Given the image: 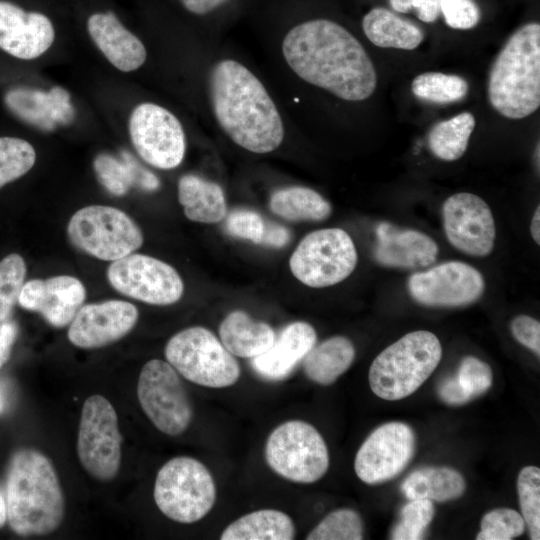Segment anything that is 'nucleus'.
I'll return each mask as SVG.
<instances>
[{"label": "nucleus", "mask_w": 540, "mask_h": 540, "mask_svg": "<svg viewBox=\"0 0 540 540\" xmlns=\"http://www.w3.org/2000/svg\"><path fill=\"white\" fill-rule=\"evenodd\" d=\"M463 476L449 467H425L412 472L403 481L401 490L409 499L446 502L465 492Z\"/></svg>", "instance_id": "31"}, {"label": "nucleus", "mask_w": 540, "mask_h": 540, "mask_svg": "<svg viewBox=\"0 0 540 540\" xmlns=\"http://www.w3.org/2000/svg\"><path fill=\"white\" fill-rule=\"evenodd\" d=\"M295 526L291 517L276 509L248 513L222 532L221 540H292Z\"/></svg>", "instance_id": "30"}, {"label": "nucleus", "mask_w": 540, "mask_h": 540, "mask_svg": "<svg viewBox=\"0 0 540 540\" xmlns=\"http://www.w3.org/2000/svg\"><path fill=\"white\" fill-rule=\"evenodd\" d=\"M67 234L75 247L104 261L118 260L143 244L138 225L122 210L106 205L79 209L68 222Z\"/></svg>", "instance_id": "9"}, {"label": "nucleus", "mask_w": 540, "mask_h": 540, "mask_svg": "<svg viewBox=\"0 0 540 540\" xmlns=\"http://www.w3.org/2000/svg\"><path fill=\"white\" fill-rule=\"evenodd\" d=\"M4 103L17 118L45 131L70 124L75 117L70 94L58 86L49 91L13 87L5 93Z\"/></svg>", "instance_id": "21"}, {"label": "nucleus", "mask_w": 540, "mask_h": 540, "mask_svg": "<svg viewBox=\"0 0 540 540\" xmlns=\"http://www.w3.org/2000/svg\"><path fill=\"white\" fill-rule=\"evenodd\" d=\"M362 29L366 37L381 48L414 50L424 40L419 26L383 7H375L365 14Z\"/></svg>", "instance_id": "28"}, {"label": "nucleus", "mask_w": 540, "mask_h": 540, "mask_svg": "<svg viewBox=\"0 0 540 540\" xmlns=\"http://www.w3.org/2000/svg\"><path fill=\"white\" fill-rule=\"evenodd\" d=\"M354 358L352 342L346 337L334 336L312 347L303 359V370L314 383L330 385L348 370Z\"/></svg>", "instance_id": "29"}, {"label": "nucleus", "mask_w": 540, "mask_h": 540, "mask_svg": "<svg viewBox=\"0 0 540 540\" xmlns=\"http://www.w3.org/2000/svg\"><path fill=\"white\" fill-rule=\"evenodd\" d=\"M522 515L509 508H498L486 513L481 520L477 540H511L524 533Z\"/></svg>", "instance_id": "40"}, {"label": "nucleus", "mask_w": 540, "mask_h": 540, "mask_svg": "<svg viewBox=\"0 0 540 540\" xmlns=\"http://www.w3.org/2000/svg\"><path fill=\"white\" fill-rule=\"evenodd\" d=\"M122 436L113 405L104 396L88 397L82 407L77 454L83 468L100 481H110L121 464Z\"/></svg>", "instance_id": "11"}, {"label": "nucleus", "mask_w": 540, "mask_h": 540, "mask_svg": "<svg viewBox=\"0 0 540 540\" xmlns=\"http://www.w3.org/2000/svg\"><path fill=\"white\" fill-rule=\"evenodd\" d=\"M439 6L446 24L453 29H471L481 18L480 9L473 0H439Z\"/></svg>", "instance_id": "43"}, {"label": "nucleus", "mask_w": 540, "mask_h": 540, "mask_svg": "<svg viewBox=\"0 0 540 540\" xmlns=\"http://www.w3.org/2000/svg\"><path fill=\"white\" fill-rule=\"evenodd\" d=\"M86 27L92 41L118 70L131 72L144 64L147 53L142 41L124 26L114 11L92 12Z\"/></svg>", "instance_id": "23"}, {"label": "nucleus", "mask_w": 540, "mask_h": 540, "mask_svg": "<svg viewBox=\"0 0 540 540\" xmlns=\"http://www.w3.org/2000/svg\"><path fill=\"white\" fill-rule=\"evenodd\" d=\"M391 8L400 13L414 11L418 19L426 22H435L440 15L439 0H389Z\"/></svg>", "instance_id": "45"}, {"label": "nucleus", "mask_w": 540, "mask_h": 540, "mask_svg": "<svg viewBox=\"0 0 540 540\" xmlns=\"http://www.w3.org/2000/svg\"><path fill=\"white\" fill-rule=\"evenodd\" d=\"M7 519L18 535H46L62 523L65 500L49 458L22 449L11 458L7 474Z\"/></svg>", "instance_id": "3"}, {"label": "nucleus", "mask_w": 540, "mask_h": 540, "mask_svg": "<svg viewBox=\"0 0 540 540\" xmlns=\"http://www.w3.org/2000/svg\"><path fill=\"white\" fill-rule=\"evenodd\" d=\"M511 332L514 338L523 346L540 355V323L528 316L519 315L511 322Z\"/></svg>", "instance_id": "44"}, {"label": "nucleus", "mask_w": 540, "mask_h": 540, "mask_svg": "<svg viewBox=\"0 0 540 540\" xmlns=\"http://www.w3.org/2000/svg\"><path fill=\"white\" fill-rule=\"evenodd\" d=\"M270 209L291 221H321L331 214L330 203L315 190L303 186L275 191L270 198Z\"/></svg>", "instance_id": "32"}, {"label": "nucleus", "mask_w": 540, "mask_h": 540, "mask_svg": "<svg viewBox=\"0 0 540 540\" xmlns=\"http://www.w3.org/2000/svg\"><path fill=\"white\" fill-rule=\"evenodd\" d=\"M110 285L121 294L152 305H171L183 295L184 284L169 264L144 254H129L107 269Z\"/></svg>", "instance_id": "13"}, {"label": "nucleus", "mask_w": 540, "mask_h": 540, "mask_svg": "<svg viewBox=\"0 0 540 540\" xmlns=\"http://www.w3.org/2000/svg\"><path fill=\"white\" fill-rule=\"evenodd\" d=\"M530 232L534 241L540 244V207L538 206L531 220Z\"/></svg>", "instance_id": "50"}, {"label": "nucleus", "mask_w": 540, "mask_h": 540, "mask_svg": "<svg viewBox=\"0 0 540 540\" xmlns=\"http://www.w3.org/2000/svg\"><path fill=\"white\" fill-rule=\"evenodd\" d=\"M434 505L429 499H412L400 512V521L394 527L391 538L395 540L422 539L424 531L434 517Z\"/></svg>", "instance_id": "39"}, {"label": "nucleus", "mask_w": 540, "mask_h": 540, "mask_svg": "<svg viewBox=\"0 0 540 540\" xmlns=\"http://www.w3.org/2000/svg\"><path fill=\"white\" fill-rule=\"evenodd\" d=\"M441 358L442 346L435 334L410 332L373 360L368 374L370 388L384 400L406 398L429 378Z\"/></svg>", "instance_id": "5"}, {"label": "nucleus", "mask_w": 540, "mask_h": 540, "mask_svg": "<svg viewBox=\"0 0 540 540\" xmlns=\"http://www.w3.org/2000/svg\"><path fill=\"white\" fill-rule=\"evenodd\" d=\"M231 0H179L182 7L190 14L205 16L218 10Z\"/></svg>", "instance_id": "49"}, {"label": "nucleus", "mask_w": 540, "mask_h": 540, "mask_svg": "<svg viewBox=\"0 0 540 540\" xmlns=\"http://www.w3.org/2000/svg\"><path fill=\"white\" fill-rule=\"evenodd\" d=\"M4 409V401H3V396L0 392V413L3 411Z\"/></svg>", "instance_id": "52"}, {"label": "nucleus", "mask_w": 540, "mask_h": 540, "mask_svg": "<svg viewBox=\"0 0 540 540\" xmlns=\"http://www.w3.org/2000/svg\"><path fill=\"white\" fill-rule=\"evenodd\" d=\"M138 316L136 306L122 300L82 305L69 324L68 339L79 348H100L128 334Z\"/></svg>", "instance_id": "18"}, {"label": "nucleus", "mask_w": 540, "mask_h": 540, "mask_svg": "<svg viewBox=\"0 0 540 540\" xmlns=\"http://www.w3.org/2000/svg\"><path fill=\"white\" fill-rule=\"evenodd\" d=\"M443 225L451 245L471 256L484 257L494 247L496 229L488 204L479 196L461 192L442 206Z\"/></svg>", "instance_id": "17"}, {"label": "nucleus", "mask_w": 540, "mask_h": 540, "mask_svg": "<svg viewBox=\"0 0 540 540\" xmlns=\"http://www.w3.org/2000/svg\"><path fill=\"white\" fill-rule=\"evenodd\" d=\"M440 398L450 405H462L472 398L461 387L456 377L448 378L439 386Z\"/></svg>", "instance_id": "46"}, {"label": "nucleus", "mask_w": 540, "mask_h": 540, "mask_svg": "<svg viewBox=\"0 0 540 540\" xmlns=\"http://www.w3.org/2000/svg\"><path fill=\"white\" fill-rule=\"evenodd\" d=\"M26 276L22 256L11 253L0 261V322L6 321L18 302Z\"/></svg>", "instance_id": "38"}, {"label": "nucleus", "mask_w": 540, "mask_h": 540, "mask_svg": "<svg viewBox=\"0 0 540 540\" xmlns=\"http://www.w3.org/2000/svg\"><path fill=\"white\" fill-rule=\"evenodd\" d=\"M290 240V232L285 227L275 223H265L264 234L260 244L280 248Z\"/></svg>", "instance_id": "48"}, {"label": "nucleus", "mask_w": 540, "mask_h": 540, "mask_svg": "<svg viewBox=\"0 0 540 540\" xmlns=\"http://www.w3.org/2000/svg\"><path fill=\"white\" fill-rule=\"evenodd\" d=\"M225 228L234 237L260 244L264 234L265 222L255 211L237 209L227 215Z\"/></svg>", "instance_id": "42"}, {"label": "nucleus", "mask_w": 540, "mask_h": 540, "mask_svg": "<svg viewBox=\"0 0 540 540\" xmlns=\"http://www.w3.org/2000/svg\"><path fill=\"white\" fill-rule=\"evenodd\" d=\"M129 134L138 155L153 167L169 170L185 155V134L180 121L166 108L141 103L129 118Z\"/></svg>", "instance_id": "14"}, {"label": "nucleus", "mask_w": 540, "mask_h": 540, "mask_svg": "<svg viewBox=\"0 0 540 540\" xmlns=\"http://www.w3.org/2000/svg\"><path fill=\"white\" fill-rule=\"evenodd\" d=\"M209 88L215 118L233 142L258 154L280 146L284 138L281 116L264 85L248 68L232 59L216 63Z\"/></svg>", "instance_id": "2"}, {"label": "nucleus", "mask_w": 540, "mask_h": 540, "mask_svg": "<svg viewBox=\"0 0 540 540\" xmlns=\"http://www.w3.org/2000/svg\"><path fill=\"white\" fill-rule=\"evenodd\" d=\"M137 396L148 419L162 433L178 436L189 427L191 402L178 372L168 362L152 359L142 367Z\"/></svg>", "instance_id": "12"}, {"label": "nucleus", "mask_w": 540, "mask_h": 540, "mask_svg": "<svg viewBox=\"0 0 540 540\" xmlns=\"http://www.w3.org/2000/svg\"><path fill=\"white\" fill-rule=\"evenodd\" d=\"M415 451V435L402 422H389L375 429L357 451L354 469L367 484L388 481L401 473Z\"/></svg>", "instance_id": "16"}, {"label": "nucleus", "mask_w": 540, "mask_h": 540, "mask_svg": "<svg viewBox=\"0 0 540 540\" xmlns=\"http://www.w3.org/2000/svg\"><path fill=\"white\" fill-rule=\"evenodd\" d=\"M358 261L352 238L340 228H327L306 235L289 260L292 274L313 288L335 285L345 280Z\"/></svg>", "instance_id": "10"}, {"label": "nucleus", "mask_w": 540, "mask_h": 540, "mask_svg": "<svg viewBox=\"0 0 540 540\" xmlns=\"http://www.w3.org/2000/svg\"><path fill=\"white\" fill-rule=\"evenodd\" d=\"M54 39L53 22L44 12L0 0L1 50L18 59L32 60L44 54Z\"/></svg>", "instance_id": "19"}, {"label": "nucleus", "mask_w": 540, "mask_h": 540, "mask_svg": "<svg viewBox=\"0 0 540 540\" xmlns=\"http://www.w3.org/2000/svg\"><path fill=\"white\" fill-rule=\"evenodd\" d=\"M154 500L159 510L179 523L204 518L216 500V485L208 468L195 458L178 456L158 471Z\"/></svg>", "instance_id": "6"}, {"label": "nucleus", "mask_w": 540, "mask_h": 540, "mask_svg": "<svg viewBox=\"0 0 540 540\" xmlns=\"http://www.w3.org/2000/svg\"><path fill=\"white\" fill-rule=\"evenodd\" d=\"M316 340V331L309 323H290L279 332L267 351L251 359V366L263 379L284 380L303 361Z\"/></svg>", "instance_id": "24"}, {"label": "nucleus", "mask_w": 540, "mask_h": 540, "mask_svg": "<svg viewBox=\"0 0 540 540\" xmlns=\"http://www.w3.org/2000/svg\"><path fill=\"white\" fill-rule=\"evenodd\" d=\"M268 466L279 476L296 483H313L329 468L327 445L319 431L302 420L277 426L265 444Z\"/></svg>", "instance_id": "8"}, {"label": "nucleus", "mask_w": 540, "mask_h": 540, "mask_svg": "<svg viewBox=\"0 0 540 540\" xmlns=\"http://www.w3.org/2000/svg\"><path fill=\"white\" fill-rule=\"evenodd\" d=\"M491 106L508 119H522L540 106V24L519 27L495 58L488 76Z\"/></svg>", "instance_id": "4"}, {"label": "nucleus", "mask_w": 540, "mask_h": 540, "mask_svg": "<svg viewBox=\"0 0 540 540\" xmlns=\"http://www.w3.org/2000/svg\"><path fill=\"white\" fill-rule=\"evenodd\" d=\"M167 362L188 381L209 388L234 385L240 366L222 342L201 326L186 328L166 344Z\"/></svg>", "instance_id": "7"}, {"label": "nucleus", "mask_w": 540, "mask_h": 540, "mask_svg": "<svg viewBox=\"0 0 540 540\" xmlns=\"http://www.w3.org/2000/svg\"><path fill=\"white\" fill-rule=\"evenodd\" d=\"M35 161V150L28 141L0 137V188L25 175Z\"/></svg>", "instance_id": "35"}, {"label": "nucleus", "mask_w": 540, "mask_h": 540, "mask_svg": "<svg viewBox=\"0 0 540 540\" xmlns=\"http://www.w3.org/2000/svg\"><path fill=\"white\" fill-rule=\"evenodd\" d=\"M517 491L521 515L532 540L540 539V469L524 467L518 475Z\"/></svg>", "instance_id": "37"}, {"label": "nucleus", "mask_w": 540, "mask_h": 540, "mask_svg": "<svg viewBox=\"0 0 540 540\" xmlns=\"http://www.w3.org/2000/svg\"><path fill=\"white\" fill-rule=\"evenodd\" d=\"M85 298L86 290L79 279L60 275L24 283L18 303L40 313L50 325L63 328L71 323Z\"/></svg>", "instance_id": "20"}, {"label": "nucleus", "mask_w": 540, "mask_h": 540, "mask_svg": "<svg viewBox=\"0 0 540 540\" xmlns=\"http://www.w3.org/2000/svg\"><path fill=\"white\" fill-rule=\"evenodd\" d=\"M374 258L382 266L400 269H420L435 262L437 243L423 232L399 228L387 222L376 228Z\"/></svg>", "instance_id": "22"}, {"label": "nucleus", "mask_w": 540, "mask_h": 540, "mask_svg": "<svg viewBox=\"0 0 540 540\" xmlns=\"http://www.w3.org/2000/svg\"><path fill=\"white\" fill-rule=\"evenodd\" d=\"M363 521L352 509L332 511L307 535V540H361Z\"/></svg>", "instance_id": "36"}, {"label": "nucleus", "mask_w": 540, "mask_h": 540, "mask_svg": "<svg viewBox=\"0 0 540 540\" xmlns=\"http://www.w3.org/2000/svg\"><path fill=\"white\" fill-rule=\"evenodd\" d=\"M282 53L304 81L346 101H363L377 86V73L362 44L345 27L325 18L294 25Z\"/></svg>", "instance_id": "1"}, {"label": "nucleus", "mask_w": 540, "mask_h": 540, "mask_svg": "<svg viewBox=\"0 0 540 540\" xmlns=\"http://www.w3.org/2000/svg\"><path fill=\"white\" fill-rule=\"evenodd\" d=\"M178 200L185 216L194 222L214 224L227 214L222 188L193 174L182 176L178 182Z\"/></svg>", "instance_id": "27"}, {"label": "nucleus", "mask_w": 540, "mask_h": 540, "mask_svg": "<svg viewBox=\"0 0 540 540\" xmlns=\"http://www.w3.org/2000/svg\"><path fill=\"white\" fill-rule=\"evenodd\" d=\"M468 89V83L464 78L441 72L419 74L411 83V90L415 97L435 104L460 101L465 98Z\"/></svg>", "instance_id": "34"}, {"label": "nucleus", "mask_w": 540, "mask_h": 540, "mask_svg": "<svg viewBox=\"0 0 540 540\" xmlns=\"http://www.w3.org/2000/svg\"><path fill=\"white\" fill-rule=\"evenodd\" d=\"M475 127L470 112L436 123L429 132L428 146L432 154L443 161H455L465 153Z\"/></svg>", "instance_id": "33"}, {"label": "nucleus", "mask_w": 540, "mask_h": 540, "mask_svg": "<svg viewBox=\"0 0 540 540\" xmlns=\"http://www.w3.org/2000/svg\"><path fill=\"white\" fill-rule=\"evenodd\" d=\"M407 289L410 296L424 306L460 307L478 300L485 282L476 268L461 261H450L412 274Z\"/></svg>", "instance_id": "15"}, {"label": "nucleus", "mask_w": 540, "mask_h": 540, "mask_svg": "<svg viewBox=\"0 0 540 540\" xmlns=\"http://www.w3.org/2000/svg\"><path fill=\"white\" fill-rule=\"evenodd\" d=\"M7 520V504L4 496L0 492V528L3 527Z\"/></svg>", "instance_id": "51"}, {"label": "nucleus", "mask_w": 540, "mask_h": 540, "mask_svg": "<svg viewBox=\"0 0 540 540\" xmlns=\"http://www.w3.org/2000/svg\"><path fill=\"white\" fill-rule=\"evenodd\" d=\"M219 335L225 348L236 357L255 358L267 351L276 334L267 323L254 321L243 311H233L222 321Z\"/></svg>", "instance_id": "25"}, {"label": "nucleus", "mask_w": 540, "mask_h": 540, "mask_svg": "<svg viewBox=\"0 0 540 540\" xmlns=\"http://www.w3.org/2000/svg\"><path fill=\"white\" fill-rule=\"evenodd\" d=\"M99 182L112 195L122 196L132 185L145 191L159 188V179L145 169L127 151L121 152L120 159L109 154H99L93 162Z\"/></svg>", "instance_id": "26"}, {"label": "nucleus", "mask_w": 540, "mask_h": 540, "mask_svg": "<svg viewBox=\"0 0 540 540\" xmlns=\"http://www.w3.org/2000/svg\"><path fill=\"white\" fill-rule=\"evenodd\" d=\"M456 379L473 399L491 387L493 375L487 363L476 357L467 356L460 363Z\"/></svg>", "instance_id": "41"}, {"label": "nucleus", "mask_w": 540, "mask_h": 540, "mask_svg": "<svg viewBox=\"0 0 540 540\" xmlns=\"http://www.w3.org/2000/svg\"><path fill=\"white\" fill-rule=\"evenodd\" d=\"M17 326L14 322H0V368L8 361L12 345L17 336Z\"/></svg>", "instance_id": "47"}]
</instances>
